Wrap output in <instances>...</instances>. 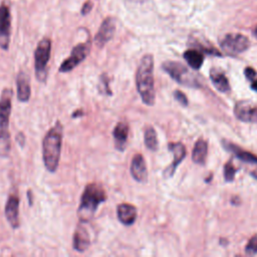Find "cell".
<instances>
[{
	"mask_svg": "<svg viewBox=\"0 0 257 257\" xmlns=\"http://www.w3.org/2000/svg\"><path fill=\"white\" fill-rule=\"evenodd\" d=\"M15 141H16V143H17L21 148H23L24 145H25V143H26L25 135H24L22 132L18 133V134L16 135V137H15Z\"/></svg>",
	"mask_w": 257,
	"mask_h": 257,
	"instance_id": "f1b7e54d",
	"label": "cell"
},
{
	"mask_svg": "<svg viewBox=\"0 0 257 257\" xmlns=\"http://www.w3.org/2000/svg\"><path fill=\"white\" fill-rule=\"evenodd\" d=\"M184 59L186 62L195 70H198L201 68L204 62V55L203 52L197 48H191L187 49L183 53Z\"/></svg>",
	"mask_w": 257,
	"mask_h": 257,
	"instance_id": "7402d4cb",
	"label": "cell"
},
{
	"mask_svg": "<svg viewBox=\"0 0 257 257\" xmlns=\"http://www.w3.org/2000/svg\"><path fill=\"white\" fill-rule=\"evenodd\" d=\"M173 94H174L175 99H176L181 105H183V106H187V105H188L189 100H188L186 94H185L183 91H181V90H179V89H176Z\"/></svg>",
	"mask_w": 257,
	"mask_h": 257,
	"instance_id": "4316f807",
	"label": "cell"
},
{
	"mask_svg": "<svg viewBox=\"0 0 257 257\" xmlns=\"http://www.w3.org/2000/svg\"><path fill=\"white\" fill-rule=\"evenodd\" d=\"M254 35L257 37V26L254 28Z\"/></svg>",
	"mask_w": 257,
	"mask_h": 257,
	"instance_id": "e575fe53",
	"label": "cell"
},
{
	"mask_svg": "<svg viewBox=\"0 0 257 257\" xmlns=\"http://www.w3.org/2000/svg\"><path fill=\"white\" fill-rule=\"evenodd\" d=\"M90 10H91V4H90L89 2H87V3H85V4L83 5V7H82V9H81V13H82V14H87Z\"/></svg>",
	"mask_w": 257,
	"mask_h": 257,
	"instance_id": "f546056e",
	"label": "cell"
},
{
	"mask_svg": "<svg viewBox=\"0 0 257 257\" xmlns=\"http://www.w3.org/2000/svg\"><path fill=\"white\" fill-rule=\"evenodd\" d=\"M116 216L119 223L124 226H132L138 217L137 207L130 203H120L116 207Z\"/></svg>",
	"mask_w": 257,
	"mask_h": 257,
	"instance_id": "ac0fdd59",
	"label": "cell"
},
{
	"mask_svg": "<svg viewBox=\"0 0 257 257\" xmlns=\"http://www.w3.org/2000/svg\"><path fill=\"white\" fill-rule=\"evenodd\" d=\"M13 91L5 87L0 94V158H7L11 151L9 119L12 110Z\"/></svg>",
	"mask_w": 257,
	"mask_h": 257,
	"instance_id": "277c9868",
	"label": "cell"
},
{
	"mask_svg": "<svg viewBox=\"0 0 257 257\" xmlns=\"http://www.w3.org/2000/svg\"><path fill=\"white\" fill-rule=\"evenodd\" d=\"M251 175H252V176H253L255 179H257V171H255V172H252V173H251Z\"/></svg>",
	"mask_w": 257,
	"mask_h": 257,
	"instance_id": "836d02e7",
	"label": "cell"
},
{
	"mask_svg": "<svg viewBox=\"0 0 257 257\" xmlns=\"http://www.w3.org/2000/svg\"><path fill=\"white\" fill-rule=\"evenodd\" d=\"M63 140V124L60 120L47 131L42 140V160L44 167L50 173L56 172L61 157Z\"/></svg>",
	"mask_w": 257,
	"mask_h": 257,
	"instance_id": "6da1fadb",
	"label": "cell"
},
{
	"mask_svg": "<svg viewBox=\"0 0 257 257\" xmlns=\"http://www.w3.org/2000/svg\"><path fill=\"white\" fill-rule=\"evenodd\" d=\"M11 36V15L8 6H0V48L8 50Z\"/></svg>",
	"mask_w": 257,
	"mask_h": 257,
	"instance_id": "9c48e42d",
	"label": "cell"
},
{
	"mask_svg": "<svg viewBox=\"0 0 257 257\" xmlns=\"http://www.w3.org/2000/svg\"><path fill=\"white\" fill-rule=\"evenodd\" d=\"M109 82H110V79L106 73H102L99 75V80H98V85H97L99 93L106 95V96L112 95V91L110 89Z\"/></svg>",
	"mask_w": 257,
	"mask_h": 257,
	"instance_id": "cb8c5ba5",
	"label": "cell"
},
{
	"mask_svg": "<svg viewBox=\"0 0 257 257\" xmlns=\"http://www.w3.org/2000/svg\"><path fill=\"white\" fill-rule=\"evenodd\" d=\"M249 39L240 33H228L220 40L222 50L228 55H237L248 49Z\"/></svg>",
	"mask_w": 257,
	"mask_h": 257,
	"instance_id": "ba28073f",
	"label": "cell"
},
{
	"mask_svg": "<svg viewBox=\"0 0 257 257\" xmlns=\"http://www.w3.org/2000/svg\"><path fill=\"white\" fill-rule=\"evenodd\" d=\"M90 246V235L84 226V223L79 222L76 226L73 237H72V247L75 251L83 253Z\"/></svg>",
	"mask_w": 257,
	"mask_h": 257,
	"instance_id": "9a60e30c",
	"label": "cell"
},
{
	"mask_svg": "<svg viewBox=\"0 0 257 257\" xmlns=\"http://www.w3.org/2000/svg\"><path fill=\"white\" fill-rule=\"evenodd\" d=\"M115 20L112 17L105 18L100 24L95 36L94 43L98 48H102L114 35Z\"/></svg>",
	"mask_w": 257,
	"mask_h": 257,
	"instance_id": "8fae6325",
	"label": "cell"
},
{
	"mask_svg": "<svg viewBox=\"0 0 257 257\" xmlns=\"http://www.w3.org/2000/svg\"><path fill=\"white\" fill-rule=\"evenodd\" d=\"M235 116L246 122H257V106L249 100L237 101L234 106Z\"/></svg>",
	"mask_w": 257,
	"mask_h": 257,
	"instance_id": "7c38bea8",
	"label": "cell"
},
{
	"mask_svg": "<svg viewBox=\"0 0 257 257\" xmlns=\"http://www.w3.org/2000/svg\"><path fill=\"white\" fill-rule=\"evenodd\" d=\"M237 169L234 167L232 161L227 162L224 165V169H223V176H224V180L228 183L233 182L235 179V175H236Z\"/></svg>",
	"mask_w": 257,
	"mask_h": 257,
	"instance_id": "d4e9b609",
	"label": "cell"
},
{
	"mask_svg": "<svg viewBox=\"0 0 257 257\" xmlns=\"http://www.w3.org/2000/svg\"><path fill=\"white\" fill-rule=\"evenodd\" d=\"M19 197L17 193H11L6 201L4 214L5 218L12 229H18L20 226L19 220Z\"/></svg>",
	"mask_w": 257,
	"mask_h": 257,
	"instance_id": "30bf717a",
	"label": "cell"
},
{
	"mask_svg": "<svg viewBox=\"0 0 257 257\" xmlns=\"http://www.w3.org/2000/svg\"><path fill=\"white\" fill-rule=\"evenodd\" d=\"M135 79L137 90L142 101L146 105H154L156 101V90L154 78V56L152 54H145L141 58Z\"/></svg>",
	"mask_w": 257,
	"mask_h": 257,
	"instance_id": "7a4b0ae2",
	"label": "cell"
},
{
	"mask_svg": "<svg viewBox=\"0 0 257 257\" xmlns=\"http://www.w3.org/2000/svg\"><path fill=\"white\" fill-rule=\"evenodd\" d=\"M130 125L126 121H118L112 131V138L114 143V148L118 152H123L126 149V143L128 139Z\"/></svg>",
	"mask_w": 257,
	"mask_h": 257,
	"instance_id": "2e32d148",
	"label": "cell"
},
{
	"mask_svg": "<svg viewBox=\"0 0 257 257\" xmlns=\"http://www.w3.org/2000/svg\"><path fill=\"white\" fill-rule=\"evenodd\" d=\"M89 51H90V41L76 44L71 49L69 56L62 61V63L58 68V71L61 73L70 72L87 57Z\"/></svg>",
	"mask_w": 257,
	"mask_h": 257,
	"instance_id": "52a82bcc",
	"label": "cell"
},
{
	"mask_svg": "<svg viewBox=\"0 0 257 257\" xmlns=\"http://www.w3.org/2000/svg\"><path fill=\"white\" fill-rule=\"evenodd\" d=\"M106 199L107 195L101 184H87L82 191L77 209L79 222L84 224L89 222L94 217V214L97 211L99 205L104 203Z\"/></svg>",
	"mask_w": 257,
	"mask_h": 257,
	"instance_id": "3957f363",
	"label": "cell"
},
{
	"mask_svg": "<svg viewBox=\"0 0 257 257\" xmlns=\"http://www.w3.org/2000/svg\"><path fill=\"white\" fill-rule=\"evenodd\" d=\"M244 74H245V77L247 78L248 81L252 80L254 77L257 76V72L255 71V69L251 66H247L245 69H244Z\"/></svg>",
	"mask_w": 257,
	"mask_h": 257,
	"instance_id": "83f0119b",
	"label": "cell"
},
{
	"mask_svg": "<svg viewBox=\"0 0 257 257\" xmlns=\"http://www.w3.org/2000/svg\"><path fill=\"white\" fill-rule=\"evenodd\" d=\"M168 149L170 152H172L174 156V160L170 166L166 168V170L163 173L164 178H171L175 174L178 166L182 163V161L185 159L187 153L186 148L182 143H169Z\"/></svg>",
	"mask_w": 257,
	"mask_h": 257,
	"instance_id": "4fadbf2b",
	"label": "cell"
},
{
	"mask_svg": "<svg viewBox=\"0 0 257 257\" xmlns=\"http://www.w3.org/2000/svg\"><path fill=\"white\" fill-rule=\"evenodd\" d=\"M83 114H84V112H83L82 109H76L72 112L71 117H79V116H82Z\"/></svg>",
	"mask_w": 257,
	"mask_h": 257,
	"instance_id": "4dcf8cb0",
	"label": "cell"
},
{
	"mask_svg": "<svg viewBox=\"0 0 257 257\" xmlns=\"http://www.w3.org/2000/svg\"><path fill=\"white\" fill-rule=\"evenodd\" d=\"M16 88L17 98L19 101L25 103L28 102L31 96V84L30 76L25 71L21 70L18 72L16 77Z\"/></svg>",
	"mask_w": 257,
	"mask_h": 257,
	"instance_id": "e0dca14e",
	"label": "cell"
},
{
	"mask_svg": "<svg viewBox=\"0 0 257 257\" xmlns=\"http://www.w3.org/2000/svg\"><path fill=\"white\" fill-rule=\"evenodd\" d=\"M51 54V40L43 37L34 51V71L38 81L45 82L47 79V64Z\"/></svg>",
	"mask_w": 257,
	"mask_h": 257,
	"instance_id": "8992f818",
	"label": "cell"
},
{
	"mask_svg": "<svg viewBox=\"0 0 257 257\" xmlns=\"http://www.w3.org/2000/svg\"><path fill=\"white\" fill-rule=\"evenodd\" d=\"M208 155V143L205 139L200 138L195 143L193 152H192V160L197 165H204L207 160Z\"/></svg>",
	"mask_w": 257,
	"mask_h": 257,
	"instance_id": "44dd1931",
	"label": "cell"
},
{
	"mask_svg": "<svg viewBox=\"0 0 257 257\" xmlns=\"http://www.w3.org/2000/svg\"><path fill=\"white\" fill-rule=\"evenodd\" d=\"M144 143L148 150L152 152H156L159 149V142H158V135L154 126L149 125L146 127L144 133Z\"/></svg>",
	"mask_w": 257,
	"mask_h": 257,
	"instance_id": "603a6c76",
	"label": "cell"
},
{
	"mask_svg": "<svg viewBox=\"0 0 257 257\" xmlns=\"http://www.w3.org/2000/svg\"><path fill=\"white\" fill-rule=\"evenodd\" d=\"M130 173L138 183H146L148 181L147 163L142 154L138 153L133 157L130 165Z\"/></svg>",
	"mask_w": 257,
	"mask_h": 257,
	"instance_id": "5bb4252c",
	"label": "cell"
},
{
	"mask_svg": "<svg viewBox=\"0 0 257 257\" xmlns=\"http://www.w3.org/2000/svg\"><path fill=\"white\" fill-rule=\"evenodd\" d=\"M210 79L215 88L223 93L230 91L231 86L226 74L219 68L213 67L210 70Z\"/></svg>",
	"mask_w": 257,
	"mask_h": 257,
	"instance_id": "ffe728a7",
	"label": "cell"
},
{
	"mask_svg": "<svg viewBox=\"0 0 257 257\" xmlns=\"http://www.w3.org/2000/svg\"><path fill=\"white\" fill-rule=\"evenodd\" d=\"M245 253L247 255L257 254V234L253 235L247 242L245 246Z\"/></svg>",
	"mask_w": 257,
	"mask_h": 257,
	"instance_id": "484cf974",
	"label": "cell"
},
{
	"mask_svg": "<svg viewBox=\"0 0 257 257\" xmlns=\"http://www.w3.org/2000/svg\"><path fill=\"white\" fill-rule=\"evenodd\" d=\"M250 86L254 91H257V76L250 80Z\"/></svg>",
	"mask_w": 257,
	"mask_h": 257,
	"instance_id": "1f68e13d",
	"label": "cell"
},
{
	"mask_svg": "<svg viewBox=\"0 0 257 257\" xmlns=\"http://www.w3.org/2000/svg\"><path fill=\"white\" fill-rule=\"evenodd\" d=\"M222 145H223L224 149H226L227 151L232 153L240 161L249 163V164H257V156L256 155H254L250 152H247V151L243 150L242 148L238 147L237 145H235L231 142L225 141V140L222 141Z\"/></svg>",
	"mask_w": 257,
	"mask_h": 257,
	"instance_id": "d6986e66",
	"label": "cell"
},
{
	"mask_svg": "<svg viewBox=\"0 0 257 257\" xmlns=\"http://www.w3.org/2000/svg\"><path fill=\"white\" fill-rule=\"evenodd\" d=\"M162 68L171 76V78H173L181 85L188 87L202 86V80L200 79V77L197 74L193 73L187 66H185L181 62L168 60L163 62Z\"/></svg>",
	"mask_w": 257,
	"mask_h": 257,
	"instance_id": "5b68a950",
	"label": "cell"
},
{
	"mask_svg": "<svg viewBox=\"0 0 257 257\" xmlns=\"http://www.w3.org/2000/svg\"><path fill=\"white\" fill-rule=\"evenodd\" d=\"M27 198H28L29 206H32V204H33V196H32L31 190H28V191H27Z\"/></svg>",
	"mask_w": 257,
	"mask_h": 257,
	"instance_id": "d6a6232c",
	"label": "cell"
}]
</instances>
